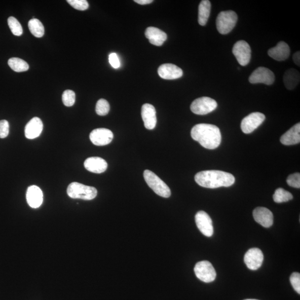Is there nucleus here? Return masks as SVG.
Here are the masks:
<instances>
[{
    "instance_id": "f257e3e1",
    "label": "nucleus",
    "mask_w": 300,
    "mask_h": 300,
    "mask_svg": "<svg viewBox=\"0 0 300 300\" xmlns=\"http://www.w3.org/2000/svg\"><path fill=\"white\" fill-rule=\"evenodd\" d=\"M191 135L194 140L207 149H215L222 142L220 130L218 127L214 125L197 124L192 128Z\"/></svg>"
},
{
    "instance_id": "f03ea898",
    "label": "nucleus",
    "mask_w": 300,
    "mask_h": 300,
    "mask_svg": "<svg viewBox=\"0 0 300 300\" xmlns=\"http://www.w3.org/2000/svg\"><path fill=\"white\" fill-rule=\"evenodd\" d=\"M195 180L200 187L209 188L230 187L235 182V178L232 174L219 170L199 172L195 175Z\"/></svg>"
},
{
    "instance_id": "7ed1b4c3",
    "label": "nucleus",
    "mask_w": 300,
    "mask_h": 300,
    "mask_svg": "<svg viewBox=\"0 0 300 300\" xmlns=\"http://www.w3.org/2000/svg\"><path fill=\"white\" fill-rule=\"evenodd\" d=\"M67 193L71 198H79L83 200H93L98 195L96 188L76 182L69 185Z\"/></svg>"
},
{
    "instance_id": "20e7f679",
    "label": "nucleus",
    "mask_w": 300,
    "mask_h": 300,
    "mask_svg": "<svg viewBox=\"0 0 300 300\" xmlns=\"http://www.w3.org/2000/svg\"><path fill=\"white\" fill-rule=\"evenodd\" d=\"M144 177L146 183L157 195L165 198L170 197L171 190L169 187L153 172L145 170Z\"/></svg>"
},
{
    "instance_id": "39448f33",
    "label": "nucleus",
    "mask_w": 300,
    "mask_h": 300,
    "mask_svg": "<svg viewBox=\"0 0 300 300\" xmlns=\"http://www.w3.org/2000/svg\"><path fill=\"white\" fill-rule=\"evenodd\" d=\"M238 17L233 11H225L220 13L216 19V28L221 34L230 33L235 28Z\"/></svg>"
},
{
    "instance_id": "423d86ee",
    "label": "nucleus",
    "mask_w": 300,
    "mask_h": 300,
    "mask_svg": "<svg viewBox=\"0 0 300 300\" xmlns=\"http://www.w3.org/2000/svg\"><path fill=\"white\" fill-rule=\"evenodd\" d=\"M218 103L209 97H202L194 100L191 105V112L199 115H204L214 111Z\"/></svg>"
},
{
    "instance_id": "0eeeda50",
    "label": "nucleus",
    "mask_w": 300,
    "mask_h": 300,
    "mask_svg": "<svg viewBox=\"0 0 300 300\" xmlns=\"http://www.w3.org/2000/svg\"><path fill=\"white\" fill-rule=\"evenodd\" d=\"M194 271L198 279L206 283L214 281L216 277L215 268L209 262L202 261L197 262L194 268Z\"/></svg>"
},
{
    "instance_id": "6e6552de",
    "label": "nucleus",
    "mask_w": 300,
    "mask_h": 300,
    "mask_svg": "<svg viewBox=\"0 0 300 300\" xmlns=\"http://www.w3.org/2000/svg\"><path fill=\"white\" fill-rule=\"evenodd\" d=\"M275 79V75L270 69L260 67L251 74L249 80L253 84L264 83L265 85H271L274 82Z\"/></svg>"
},
{
    "instance_id": "1a4fd4ad",
    "label": "nucleus",
    "mask_w": 300,
    "mask_h": 300,
    "mask_svg": "<svg viewBox=\"0 0 300 300\" xmlns=\"http://www.w3.org/2000/svg\"><path fill=\"white\" fill-rule=\"evenodd\" d=\"M232 53L240 65L245 66L249 64L251 50L248 42L243 40L236 42L233 47Z\"/></svg>"
},
{
    "instance_id": "9d476101",
    "label": "nucleus",
    "mask_w": 300,
    "mask_h": 300,
    "mask_svg": "<svg viewBox=\"0 0 300 300\" xmlns=\"http://www.w3.org/2000/svg\"><path fill=\"white\" fill-rule=\"evenodd\" d=\"M264 120L265 116L263 113H251L242 120L241 124V130L245 134H250L262 125Z\"/></svg>"
},
{
    "instance_id": "9b49d317",
    "label": "nucleus",
    "mask_w": 300,
    "mask_h": 300,
    "mask_svg": "<svg viewBox=\"0 0 300 300\" xmlns=\"http://www.w3.org/2000/svg\"><path fill=\"white\" fill-rule=\"evenodd\" d=\"M197 226L203 235L207 237L213 236L214 227L213 221L206 212L198 211L195 216Z\"/></svg>"
},
{
    "instance_id": "f8f14e48",
    "label": "nucleus",
    "mask_w": 300,
    "mask_h": 300,
    "mask_svg": "<svg viewBox=\"0 0 300 300\" xmlns=\"http://www.w3.org/2000/svg\"><path fill=\"white\" fill-rule=\"evenodd\" d=\"M263 261L262 251L258 248H252L245 255L244 262L251 270H257L262 266Z\"/></svg>"
},
{
    "instance_id": "ddd939ff",
    "label": "nucleus",
    "mask_w": 300,
    "mask_h": 300,
    "mask_svg": "<svg viewBox=\"0 0 300 300\" xmlns=\"http://www.w3.org/2000/svg\"><path fill=\"white\" fill-rule=\"evenodd\" d=\"M113 134L111 130L105 128H99L92 131L90 135V139L96 146L107 145L112 142Z\"/></svg>"
},
{
    "instance_id": "4468645a",
    "label": "nucleus",
    "mask_w": 300,
    "mask_h": 300,
    "mask_svg": "<svg viewBox=\"0 0 300 300\" xmlns=\"http://www.w3.org/2000/svg\"><path fill=\"white\" fill-rule=\"evenodd\" d=\"M141 116H142L144 126L148 130L155 129L157 123L156 112L153 106L145 104L141 109Z\"/></svg>"
},
{
    "instance_id": "2eb2a0df",
    "label": "nucleus",
    "mask_w": 300,
    "mask_h": 300,
    "mask_svg": "<svg viewBox=\"0 0 300 300\" xmlns=\"http://www.w3.org/2000/svg\"><path fill=\"white\" fill-rule=\"evenodd\" d=\"M158 74L165 80H175L182 77L183 72L182 69L174 64H165L160 66Z\"/></svg>"
},
{
    "instance_id": "dca6fc26",
    "label": "nucleus",
    "mask_w": 300,
    "mask_h": 300,
    "mask_svg": "<svg viewBox=\"0 0 300 300\" xmlns=\"http://www.w3.org/2000/svg\"><path fill=\"white\" fill-rule=\"evenodd\" d=\"M255 220L262 226L270 227L273 223V216L272 212L266 207H259L253 211Z\"/></svg>"
},
{
    "instance_id": "f3484780",
    "label": "nucleus",
    "mask_w": 300,
    "mask_h": 300,
    "mask_svg": "<svg viewBox=\"0 0 300 300\" xmlns=\"http://www.w3.org/2000/svg\"><path fill=\"white\" fill-rule=\"evenodd\" d=\"M85 169L95 174H101L108 169V163L103 158L91 157L87 158L84 162Z\"/></svg>"
},
{
    "instance_id": "a211bd4d",
    "label": "nucleus",
    "mask_w": 300,
    "mask_h": 300,
    "mask_svg": "<svg viewBox=\"0 0 300 300\" xmlns=\"http://www.w3.org/2000/svg\"><path fill=\"white\" fill-rule=\"evenodd\" d=\"M290 54L289 46L284 41H280L277 45L268 51V55L271 58L278 61H285L288 59Z\"/></svg>"
},
{
    "instance_id": "6ab92c4d",
    "label": "nucleus",
    "mask_w": 300,
    "mask_h": 300,
    "mask_svg": "<svg viewBox=\"0 0 300 300\" xmlns=\"http://www.w3.org/2000/svg\"><path fill=\"white\" fill-rule=\"evenodd\" d=\"M43 130V123L40 118L35 117L26 125L25 135L28 139H34L41 135Z\"/></svg>"
},
{
    "instance_id": "aec40b11",
    "label": "nucleus",
    "mask_w": 300,
    "mask_h": 300,
    "mask_svg": "<svg viewBox=\"0 0 300 300\" xmlns=\"http://www.w3.org/2000/svg\"><path fill=\"white\" fill-rule=\"evenodd\" d=\"M26 199L31 207L38 208L43 202V193L40 188L35 185L30 187L26 192Z\"/></svg>"
},
{
    "instance_id": "412c9836",
    "label": "nucleus",
    "mask_w": 300,
    "mask_h": 300,
    "mask_svg": "<svg viewBox=\"0 0 300 300\" xmlns=\"http://www.w3.org/2000/svg\"><path fill=\"white\" fill-rule=\"evenodd\" d=\"M145 36L149 42L156 46H161L167 39V35L156 28L149 27L145 32Z\"/></svg>"
},
{
    "instance_id": "4be33fe9",
    "label": "nucleus",
    "mask_w": 300,
    "mask_h": 300,
    "mask_svg": "<svg viewBox=\"0 0 300 300\" xmlns=\"http://www.w3.org/2000/svg\"><path fill=\"white\" fill-rule=\"evenodd\" d=\"M280 141L282 144L287 146L299 144L300 142V123H297L282 135Z\"/></svg>"
},
{
    "instance_id": "5701e85b",
    "label": "nucleus",
    "mask_w": 300,
    "mask_h": 300,
    "mask_svg": "<svg viewBox=\"0 0 300 300\" xmlns=\"http://www.w3.org/2000/svg\"><path fill=\"white\" fill-rule=\"evenodd\" d=\"M283 80L286 89L293 90L300 82V73L295 69H289L285 73Z\"/></svg>"
},
{
    "instance_id": "b1692460",
    "label": "nucleus",
    "mask_w": 300,
    "mask_h": 300,
    "mask_svg": "<svg viewBox=\"0 0 300 300\" xmlns=\"http://www.w3.org/2000/svg\"><path fill=\"white\" fill-rule=\"evenodd\" d=\"M211 2L208 0H203L198 6V23L201 26H205L208 21L211 11Z\"/></svg>"
},
{
    "instance_id": "393cba45",
    "label": "nucleus",
    "mask_w": 300,
    "mask_h": 300,
    "mask_svg": "<svg viewBox=\"0 0 300 300\" xmlns=\"http://www.w3.org/2000/svg\"><path fill=\"white\" fill-rule=\"evenodd\" d=\"M28 26L31 33L34 37L40 38L45 34V28L41 22L37 19L30 20L28 23Z\"/></svg>"
},
{
    "instance_id": "a878e982",
    "label": "nucleus",
    "mask_w": 300,
    "mask_h": 300,
    "mask_svg": "<svg viewBox=\"0 0 300 300\" xmlns=\"http://www.w3.org/2000/svg\"><path fill=\"white\" fill-rule=\"evenodd\" d=\"M8 65L17 73L25 72L29 69V65L25 61L17 57H12L8 60Z\"/></svg>"
},
{
    "instance_id": "bb28decb",
    "label": "nucleus",
    "mask_w": 300,
    "mask_h": 300,
    "mask_svg": "<svg viewBox=\"0 0 300 300\" xmlns=\"http://www.w3.org/2000/svg\"><path fill=\"white\" fill-rule=\"evenodd\" d=\"M273 200L276 203H282L288 202L293 198V196L289 191L285 189L279 188L276 189L273 196Z\"/></svg>"
},
{
    "instance_id": "cd10ccee",
    "label": "nucleus",
    "mask_w": 300,
    "mask_h": 300,
    "mask_svg": "<svg viewBox=\"0 0 300 300\" xmlns=\"http://www.w3.org/2000/svg\"><path fill=\"white\" fill-rule=\"evenodd\" d=\"M8 25L13 34L17 37H20L23 33V29L22 26L15 17L11 16L7 20Z\"/></svg>"
},
{
    "instance_id": "c85d7f7f",
    "label": "nucleus",
    "mask_w": 300,
    "mask_h": 300,
    "mask_svg": "<svg viewBox=\"0 0 300 300\" xmlns=\"http://www.w3.org/2000/svg\"><path fill=\"white\" fill-rule=\"evenodd\" d=\"M110 105L107 100L100 99L96 106V112L100 116H105L110 112Z\"/></svg>"
},
{
    "instance_id": "c756f323",
    "label": "nucleus",
    "mask_w": 300,
    "mask_h": 300,
    "mask_svg": "<svg viewBox=\"0 0 300 300\" xmlns=\"http://www.w3.org/2000/svg\"><path fill=\"white\" fill-rule=\"evenodd\" d=\"M62 99H63V104L66 107H71L75 103L76 95H75V92L72 90H65L64 92L63 96H62Z\"/></svg>"
},
{
    "instance_id": "7c9ffc66",
    "label": "nucleus",
    "mask_w": 300,
    "mask_h": 300,
    "mask_svg": "<svg viewBox=\"0 0 300 300\" xmlns=\"http://www.w3.org/2000/svg\"><path fill=\"white\" fill-rule=\"evenodd\" d=\"M67 2L77 10L85 11L89 7V3L86 0H68Z\"/></svg>"
},
{
    "instance_id": "2f4dec72",
    "label": "nucleus",
    "mask_w": 300,
    "mask_h": 300,
    "mask_svg": "<svg viewBox=\"0 0 300 300\" xmlns=\"http://www.w3.org/2000/svg\"><path fill=\"white\" fill-rule=\"evenodd\" d=\"M287 183L289 186L300 188V173H295L290 175L288 179H287Z\"/></svg>"
},
{
    "instance_id": "473e14b6",
    "label": "nucleus",
    "mask_w": 300,
    "mask_h": 300,
    "mask_svg": "<svg viewBox=\"0 0 300 300\" xmlns=\"http://www.w3.org/2000/svg\"><path fill=\"white\" fill-rule=\"evenodd\" d=\"M290 282L294 289L300 294V274L299 272H294L290 276Z\"/></svg>"
},
{
    "instance_id": "72a5a7b5",
    "label": "nucleus",
    "mask_w": 300,
    "mask_h": 300,
    "mask_svg": "<svg viewBox=\"0 0 300 300\" xmlns=\"http://www.w3.org/2000/svg\"><path fill=\"white\" fill-rule=\"evenodd\" d=\"M9 123L7 120L0 121V138H6L9 134Z\"/></svg>"
},
{
    "instance_id": "f704fd0d",
    "label": "nucleus",
    "mask_w": 300,
    "mask_h": 300,
    "mask_svg": "<svg viewBox=\"0 0 300 300\" xmlns=\"http://www.w3.org/2000/svg\"><path fill=\"white\" fill-rule=\"evenodd\" d=\"M109 63L114 69H118L120 67V61L116 53H112L109 55Z\"/></svg>"
},
{
    "instance_id": "c9c22d12",
    "label": "nucleus",
    "mask_w": 300,
    "mask_h": 300,
    "mask_svg": "<svg viewBox=\"0 0 300 300\" xmlns=\"http://www.w3.org/2000/svg\"><path fill=\"white\" fill-rule=\"evenodd\" d=\"M293 61L294 62V63L298 65V66H300V51H298L297 52H295L294 55H293Z\"/></svg>"
},
{
    "instance_id": "e433bc0d",
    "label": "nucleus",
    "mask_w": 300,
    "mask_h": 300,
    "mask_svg": "<svg viewBox=\"0 0 300 300\" xmlns=\"http://www.w3.org/2000/svg\"><path fill=\"white\" fill-rule=\"evenodd\" d=\"M134 1L142 5H148L153 2L152 0H135Z\"/></svg>"
},
{
    "instance_id": "4c0bfd02",
    "label": "nucleus",
    "mask_w": 300,
    "mask_h": 300,
    "mask_svg": "<svg viewBox=\"0 0 300 300\" xmlns=\"http://www.w3.org/2000/svg\"><path fill=\"white\" fill-rule=\"evenodd\" d=\"M245 300H256V299H246Z\"/></svg>"
}]
</instances>
